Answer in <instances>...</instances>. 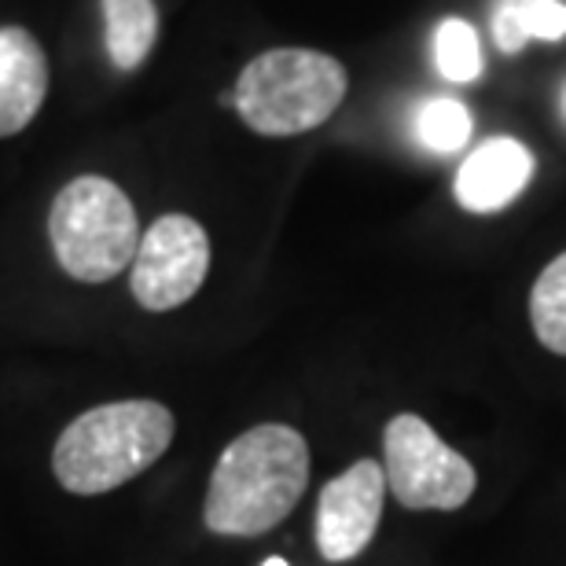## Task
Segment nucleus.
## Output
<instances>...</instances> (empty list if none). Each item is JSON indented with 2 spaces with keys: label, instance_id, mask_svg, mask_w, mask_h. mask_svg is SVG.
<instances>
[{
  "label": "nucleus",
  "instance_id": "nucleus-1",
  "mask_svg": "<svg viewBox=\"0 0 566 566\" xmlns=\"http://www.w3.org/2000/svg\"><path fill=\"white\" fill-rule=\"evenodd\" d=\"M310 485V441L287 423H258L229 441L210 474L202 523L218 537H262Z\"/></svg>",
  "mask_w": 566,
  "mask_h": 566
},
{
  "label": "nucleus",
  "instance_id": "nucleus-2",
  "mask_svg": "<svg viewBox=\"0 0 566 566\" xmlns=\"http://www.w3.org/2000/svg\"><path fill=\"white\" fill-rule=\"evenodd\" d=\"M177 420L166 405L133 398L82 412L52 449V474L66 493L99 496L133 482L174 446Z\"/></svg>",
  "mask_w": 566,
  "mask_h": 566
},
{
  "label": "nucleus",
  "instance_id": "nucleus-3",
  "mask_svg": "<svg viewBox=\"0 0 566 566\" xmlns=\"http://www.w3.org/2000/svg\"><path fill=\"white\" fill-rule=\"evenodd\" d=\"M346 66L316 49H269L243 66L232 107L258 137H302L343 107Z\"/></svg>",
  "mask_w": 566,
  "mask_h": 566
},
{
  "label": "nucleus",
  "instance_id": "nucleus-4",
  "mask_svg": "<svg viewBox=\"0 0 566 566\" xmlns=\"http://www.w3.org/2000/svg\"><path fill=\"white\" fill-rule=\"evenodd\" d=\"M140 235L137 207L107 177H74L52 199V254L66 276L82 283H107L126 273L137 258Z\"/></svg>",
  "mask_w": 566,
  "mask_h": 566
},
{
  "label": "nucleus",
  "instance_id": "nucleus-5",
  "mask_svg": "<svg viewBox=\"0 0 566 566\" xmlns=\"http://www.w3.org/2000/svg\"><path fill=\"white\" fill-rule=\"evenodd\" d=\"M382 471L394 501L409 512H460L479 485L474 463L416 412L394 416L382 430Z\"/></svg>",
  "mask_w": 566,
  "mask_h": 566
},
{
  "label": "nucleus",
  "instance_id": "nucleus-6",
  "mask_svg": "<svg viewBox=\"0 0 566 566\" xmlns=\"http://www.w3.org/2000/svg\"><path fill=\"white\" fill-rule=\"evenodd\" d=\"M210 273V235L188 213H163L140 235L129 265V287L147 313L180 310L199 294Z\"/></svg>",
  "mask_w": 566,
  "mask_h": 566
},
{
  "label": "nucleus",
  "instance_id": "nucleus-7",
  "mask_svg": "<svg viewBox=\"0 0 566 566\" xmlns=\"http://www.w3.org/2000/svg\"><path fill=\"white\" fill-rule=\"evenodd\" d=\"M387 501V471L379 460H357L321 490L316 548L327 563H349L371 545Z\"/></svg>",
  "mask_w": 566,
  "mask_h": 566
},
{
  "label": "nucleus",
  "instance_id": "nucleus-8",
  "mask_svg": "<svg viewBox=\"0 0 566 566\" xmlns=\"http://www.w3.org/2000/svg\"><path fill=\"white\" fill-rule=\"evenodd\" d=\"M534 155L515 137H490L463 158L457 169V202L468 213H496L515 202L534 180Z\"/></svg>",
  "mask_w": 566,
  "mask_h": 566
},
{
  "label": "nucleus",
  "instance_id": "nucleus-9",
  "mask_svg": "<svg viewBox=\"0 0 566 566\" xmlns=\"http://www.w3.org/2000/svg\"><path fill=\"white\" fill-rule=\"evenodd\" d=\"M49 96V55L22 27H0V140L38 118Z\"/></svg>",
  "mask_w": 566,
  "mask_h": 566
},
{
  "label": "nucleus",
  "instance_id": "nucleus-10",
  "mask_svg": "<svg viewBox=\"0 0 566 566\" xmlns=\"http://www.w3.org/2000/svg\"><path fill=\"white\" fill-rule=\"evenodd\" d=\"M104 11V44L111 66L122 74L140 71L158 41L155 0H99Z\"/></svg>",
  "mask_w": 566,
  "mask_h": 566
},
{
  "label": "nucleus",
  "instance_id": "nucleus-11",
  "mask_svg": "<svg viewBox=\"0 0 566 566\" xmlns=\"http://www.w3.org/2000/svg\"><path fill=\"white\" fill-rule=\"evenodd\" d=\"M566 4L563 0H496L493 4V41L496 49L515 55L526 41H563Z\"/></svg>",
  "mask_w": 566,
  "mask_h": 566
},
{
  "label": "nucleus",
  "instance_id": "nucleus-12",
  "mask_svg": "<svg viewBox=\"0 0 566 566\" xmlns=\"http://www.w3.org/2000/svg\"><path fill=\"white\" fill-rule=\"evenodd\" d=\"M530 324L548 354L566 357V251L530 287Z\"/></svg>",
  "mask_w": 566,
  "mask_h": 566
},
{
  "label": "nucleus",
  "instance_id": "nucleus-13",
  "mask_svg": "<svg viewBox=\"0 0 566 566\" xmlns=\"http://www.w3.org/2000/svg\"><path fill=\"white\" fill-rule=\"evenodd\" d=\"M471 111L452 96H434L427 99L416 115V137L434 155H452L471 140Z\"/></svg>",
  "mask_w": 566,
  "mask_h": 566
},
{
  "label": "nucleus",
  "instance_id": "nucleus-14",
  "mask_svg": "<svg viewBox=\"0 0 566 566\" xmlns=\"http://www.w3.org/2000/svg\"><path fill=\"white\" fill-rule=\"evenodd\" d=\"M434 60L441 77L468 85L482 74V41L479 30L463 19H446L434 33Z\"/></svg>",
  "mask_w": 566,
  "mask_h": 566
},
{
  "label": "nucleus",
  "instance_id": "nucleus-15",
  "mask_svg": "<svg viewBox=\"0 0 566 566\" xmlns=\"http://www.w3.org/2000/svg\"><path fill=\"white\" fill-rule=\"evenodd\" d=\"M262 566H291V563H287V559H283V556H269V559H265Z\"/></svg>",
  "mask_w": 566,
  "mask_h": 566
}]
</instances>
